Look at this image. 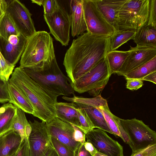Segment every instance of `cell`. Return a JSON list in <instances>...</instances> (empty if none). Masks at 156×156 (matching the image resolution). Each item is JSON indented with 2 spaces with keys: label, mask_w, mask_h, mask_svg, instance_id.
Wrapping results in <instances>:
<instances>
[{
  "label": "cell",
  "mask_w": 156,
  "mask_h": 156,
  "mask_svg": "<svg viewBox=\"0 0 156 156\" xmlns=\"http://www.w3.org/2000/svg\"><path fill=\"white\" fill-rule=\"evenodd\" d=\"M9 81L27 98L33 107L34 116L46 123L56 117L55 105L58 96L35 81L22 67L15 69Z\"/></svg>",
  "instance_id": "2"
},
{
  "label": "cell",
  "mask_w": 156,
  "mask_h": 156,
  "mask_svg": "<svg viewBox=\"0 0 156 156\" xmlns=\"http://www.w3.org/2000/svg\"><path fill=\"white\" fill-rule=\"evenodd\" d=\"M133 40L137 46L156 47V28L143 26L136 31Z\"/></svg>",
  "instance_id": "21"
},
{
  "label": "cell",
  "mask_w": 156,
  "mask_h": 156,
  "mask_svg": "<svg viewBox=\"0 0 156 156\" xmlns=\"http://www.w3.org/2000/svg\"><path fill=\"white\" fill-rule=\"evenodd\" d=\"M74 129V138L75 140L83 144L86 141L85 134L79 128L73 125Z\"/></svg>",
  "instance_id": "39"
},
{
  "label": "cell",
  "mask_w": 156,
  "mask_h": 156,
  "mask_svg": "<svg viewBox=\"0 0 156 156\" xmlns=\"http://www.w3.org/2000/svg\"><path fill=\"white\" fill-rule=\"evenodd\" d=\"M83 144L85 149L92 156H94L95 154L98 152L92 144L90 142L87 141Z\"/></svg>",
  "instance_id": "42"
},
{
  "label": "cell",
  "mask_w": 156,
  "mask_h": 156,
  "mask_svg": "<svg viewBox=\"0 0 156 156\" xmlns=\"http://www.w3.org/2000/svg\"><path fill=\"white\" fill-rule=\"evenodd\" d=\"M98 9L107 21L118 30V16L126 0H94Z\"/></svg>",
  "instance_id": "18"
},
{
  "label": "cell",
  "mask_w": 156,
  "mask_h": 156,
  "mask_svg": "<svg viewBox=\"0 0 156 156\" xmlns=\"http://www.w3.org/2000/svg\"><path fill=\"white\" fill-rule=\"evenodd\" d=\"M126 88L131 90H136L142 87L144 85L143 80L137 79H127Z\"/></svg>",
  "instance_id": "38"
},
{
  "label": "cell",
  "mask_w": 156,
  "mask_h": 156,
  "mask_svg": "<svg viewBox=\"0 0 156 156\" xmlns=\"http://www.w3.org/2000/svg\"><path fill=\"white\" fill-rule=\"evenodd\" d=\"M83 0L69 1V14L73 37H78L87 31L83 5Z\"/></svg>",
  "instance_id": "17"
},
{
  "label": "cell",
  "mask_w": 156,
  "mask_h": 156,
  "mask_svg": "<svg viewBox=\"0 0 156 156\" xmlns=\"http://www.w3.org/2000/svg\"><path fill=\"white\" fill-rule=\"evenodd\" d=\"M74 102H57L55 105L56 117L80 128V124Z\"/></svg>",
  "instance_id": "20"
},
{
  "label": "cell",
  "mask_w": 156,
  "mask_h": 156,
  "mask_svg": "<svg viewBox=\"0 0 156 156\" xmlns=\"http://www.w3.org/2000/svg\"><path fill=\"white\" fill-rule=\"evenodd\" d=\"M130 52L127 51L114 50L108 51L105 55L111 74L116 73L121 68Z\"/></svg>",
  "instance_id": "25"
},
{
  "label": "cell",
  "mask_w": 156,
  "mask_h": 156,
  "mask_svg": "<svg viewBox=\"0 0 156 156\" xmlns=\"http://www.w3.org/2000/svg\"><path fill=\"white\" fill-rule=\"evenodd\" d=\"M150 0H126L118 16V30L137 31L147 24Z\"/></svg>",
  "instance_id": "5"
},
{
  "label": "cell",
  "mask_w": 156,
  "mask_h": 156,
  "mask_svg": "<svg viewBox=\"0 0 156 156\" xmlns=\"http://www.w3.org/2000/svg\"><path fill=\"white\" fill-rule=\"evenodd\" d=\"M111 75L105 56L71 84L74 91L80 94L87 92L95 97L101 94Z\"/></svg>",
  "instance_id": "6"
},
{
  "label": "cell",
  "mask_w": 156,
  "mask_h": 156,
  "mask_svg": "<svg viewBox=\"0 0 156 156\" xmlns=\"http://www.w3.org/2000/svg\"><path fill=\"white\" fill-rule=\"evenodd\" d=\"M8 87L11 98L9 102L24 112L33 115L34 111L33 107L26 96L9 81Z\"/></svg>",
  "instance_id": "22"
},
{
  "label": "cell",
  "mask_w": 156,
  "mask_h": 156,
  "mask_svg": "<svg viewBox=\"0 0 156 156\" xmlns=\"http://www.w3.org/2000/svg\"><path fill=\"white\" fill-rule=\"evenodd\" d=\"M99 109L102 113L106 124L112 134L120 137L122 139L117 124L115 119V115L111 112L108 104L100 106Z\"/></svg>",
  "instance_id": "29"
},
{
  "label": "cell",
  "mask_w": 156,
  "mask_h": 156,
  "mask_svg": "<svg viewBox=\"0 0 156 156\" xmlns=\"http://www.w3.org/2000/svg\"><path fill=\"white\" fill-rule=\"evenodd\" d=\"M20 34L9 14L6 11L0 18V35L8 40L11 35Z\"/></svg>",
  "instance_id": "27"
},
{
  "label": "cell",
  "mask_w": 156,
  "mask_h": 156,
  "mask_svg": "<svg viewBox=\"0 0 156 156\" xmlns=\"http://www.w3.org/2000/svg\"><path fill=\"white\" fill-rule=\"evenodd\" d=\"M44 20L51 34L62 45L66 46L70 40L71 23L69 15L66 9L61 4L58 10L52 15H44Z\"/></svg>",
  "instance_id": "10"
},
{
  "label": "cell",
  "mask_w": 156,
  "mask_h": 156,
  "mask_svg": "<svg viewBox=\"0 0 156 156\" xmlns=\"http://www.w3.org/2000/svg\"><path fill=\"white\" fill-rule=\"evenodd\" d=\"M53 148L58 156H74V151L55 138L50 136Z\"/></svg>",
  "instance_id": "31"
},
{
  "label": "cell",
  "mask_w": 156,
  "mask_h": 156,
  "mask_svg": "<svg viewBox=\"0 0 156 156\" xmlns=\"http://www.w3.org/2000/svg\"><path fill=\"white\" fill-rule=\"evenodd\" d=\"M21 67L35 81L58 96L75 95L71 81L61 70L55 56L37 65Z\"/></svg>",
  "instance_id": "3"
},
{
  "label": "cell",
  "mask_w": 156,
  "mask_h": 156,
  "mask_svg": "<svg viewBox=\"0 0 156 156\" xmlns=\"http://www.w3.org/2000/svg\"><path fill=\"white\" fill-rule=\"evenodd\" d=\"M83 5L87 32L96 36L109 37L116 31L101 12L94 0H83Z\"/></svg>",
  "instance_id": "8"
},
{
  "label": "cell",
  "mask_w": 156,
  "mask_h": 156,
  "mask_svg": "<svg viewBox=\"0 0 156 156\" xmlns=\"http://www.w3.org/2000/svg\"><path fill=\"white\" fill-rule=\"evenodd\" d=\"M62 98L67 101L74 102L78 106L83 108L95 128L100 129L112 134L99 109L100 106L108 104L107 100L101 94L92 98H86L75 95L72 97L63 96Z\"/></svg>",
  "instance_id": "9"
},
{
  "label": "cell",
  "mask_w": 156,
  "mask_h": 156,
  "mask_svg": "<svg viewBox=\"0 0 156 156\" xmlns=\"http://www.w3.org/2000/svg\"><path fill=\"white\" fill-rule=\"evenodd\" d=\"M147 24L156 28V0H150L149 18Z\"/></svg>",
  "instance_id": "36"
},
{
  "label": "cell",
  "mask_w": 156,
  "mask_h": 156,
  "mask_svg": "<svg viewBox=\"0 0 156 156\" xmlns=\"http://www.w3.org/2000/svg\"><path fill=\"white\" fill-rule=\"evenodd\" d=\"M0 76V102L4 103L11 101L9 89L8 82Z\"/></svg>",
  "instance_id": "34"
},
{
  "label": "cell",
  "mask_w": 156,
  "mask_h": 156,
  "mask_svg": "<svg viewBox=\"0 0 156 156\" xmlns=\"http://www.w3.org/2000/svg\"><path fill=\"white\" fill-rule=\"evenodd\" d=\"M32 3H35L40 6L42 5L43 0H31Z\"/></svg>",
  "instance_id": "46"
},
{
  "label": "cell",
  "mask_w": 156,
  "mask_h": 156,
  "mask_svg": "<svg viewBox=\"0 0 156 156\" xmlns=\"http://www.w3.org/2000/svg\"><path fill=\"white\" fill-rule=\"evenodd\" d=\"M121 125L127 133L132 152L156 144V133L142 121L136 118L120 119Z\"/></svg>",
  "instance_id": "7"
},
{
  "label": "cell",
  "mask_w": 156,
  "mask_h": 156,
  "mask_svg": "<svg viewBox=\"0 0 156 156\" xmlns=\"http://www.w3.org/2000/svg\"><path fill=\"white\" fill-rule=\"evenodd\" d=\"M74 156H93L87 151L83 144L80 143L74 151Z\"/></svg>",
  "instance_id": "41"
},
{
  "label": "cell",
  "mask_w": 156,
  "mask_h": 156,
  "mask_svg": "<svg viewBox=\"0 0 156 156\" xmlns=\"http://www.w3.org/2000/svg\"><path fill=\"white\" fill-rule=\"evenodd\" d=\"M29 124L26 117L25 112L17 107L16 115L13 121L11 129L17 132L20 136L22 142L26 137L25 129Z\"/></svg>",
  "instance_id": "28"
},
{
  "label": "cell",
  "mask_w": 156,
  "mask_h": 156,
  "mask_svg": "<svg viewBox=\"0 0 156 156\" xmlns=\"http://www.w3.org/2000/svg\"><path fill=\"white\" fill-rule=\"evenodd\" d=\"M60 4L58 1L43 0L42 5L44 8V15L47 16L52 15L58 10Z\"/></svg>",
  "instance_id": "33"
},
{
  "label": "cell",
  "mask_w": 156,
  "mask_h": 156,
  "mask_svg": "<svg viewBox=\"0 0 156 156\" xmlns=\"http://www.w3.org/2000/svg\"><path fill=\"white\" fill-rule=\"evenodd\" d=\"M85 138L99 153L107 156H124L122 146L103 130L97 128L90 130L86 134Z\"/></svg>",
  "instance_id": "13"
},
{
  "label": "cell",
  "mask_w": 156,
  "mask_h": 156,
  "mask_svg": "<svg viewBox=\"0 0 156 156\" xmlns=\"http://www.w3.org/2000/svg\"><path fill=\"white\" fill-rule=\"evenodd\" d=\"M27 38L21 34L10 35L8 40L0 35V51L5 59L15 66L22 55Z\"/></svg>",
  "instance_id": "16"
},
{
  "label": "cell",
  "mask_w": 156,
  "mask_h": 156,
  "mask_svg": "<svg viewBox=\"0 0 156 156\" xmlns=\"http://www.w3.org/2000/svg\"><path fill=\"white\" fill-rule=\"evenodd\" d=\"M141 80H147L156 84V71L153 72L147 75Z\"/></svg>",
  "instance_id": "43"
},
{
  "label": "cell",
  "mask_w": 156,
  "mask_h": 156,
  "mask_svg": "<svg viewBox=\"0 0 156 156\" xmlns=\"http://www.w3.org/2000/svg\"><path fill=\"white\" fill-rule=\"evenodd\" d=\"M156 71V56L145 63L125 74L126 79L133 78L141 79L153 72Z\"/></svg>",
  "instance_id": "26"
},
{
  "label": "cell",
  "mask_w": 156,
  "mask_h": 156,
  "mask_svg": "<svg viewBox=\"0 0 156 156\" xmlns=\"http://www.w3.org/2000/svg\"><path fill=\"white\" fill-rule=\"evenodd\" d=\"M17 107L9 102L0 108V135L11 130Z\"/></svg>",
  "instance_id": "23"
},
{
  "label": "cell",
  "mask_w": 156,
  "mask_h": 156,
  "mask_svg": "<svg viewBox=\"0 0 156 156\" xmlns=\"http://www.w3.org/2000/svg\"><path fill=\"white\" fill-rule=\"evenodd\" d=\"M8 1L0 0V18L6 12Z\"/></svg>",
  "instance_id": "44"
},
{
  "label": "cell",
  "mask_w": 156,
  "mask_h": 156,
  "mask_svg": "<svg viewBox=\"0 0 156 156\" xmlns=\"http://www.w3.org/2000/svg\"><path fill=\"white\" fill-rule=\"evenodd\" d=\"M48 156H58L53 148L51 149Z\"/></svg>",
  "instance_id": "45"
},
{
  "label": "cell",
  "mask_w": 156,
  "mask_h": 156,
  "mask_svg": "<svg viewBox=\"0 0 156 156\" xmlns=\"http://www.w3.org/2000/svg\"><path fill=\"white\" fill-rule=\"evenodd\" d=\"M76 110L80 124V128L86 134L88 131L94 129L95 127L87 112L83 108L77 106Z\"/></svg>",
  "instance_id": "30"
},
{
  "label": "cell",
  "mask_w": 156,
  "mask_h": 156,
  "mask_svg": "<svg viewBox=\"0 0 156 156\" xmlns=\"http://www.w3.org/2000/svg\"><path fill=\"white\" fill-rule=\"evenodd\" d=\"M55 56L53 40L50 34L45 31H36L27 38L20 66L37 65Z\"/></svg>",
  "instance_id": "4"
},
{
  "label": "cell",
  "mask_w": 156,
  "mask_h": 156,
  "mask_svg": "<svg viewBox=\"0 0 156 156\" xmlns=\"http://www.w3.org/2000/svg\"><path fill=\"white\" fill-rule=\"evenodd\" d=\"M130 156H156V144L132 152Z\"/></svg>",
  "instance_id": "35"
},
{
  "label": "cell",
  "mask_w": 156,
  "mask_h": 156,
  "mask_svg": "<svg viewBox=\"0 0 156 156\" xmlns=\"http://www.w3.org/2000/svg\"><path fill=\"white\" fill-rule=\"evenodd\" d=\"M20 34L27 38L36 31L32 14L18 0L9 1L6 9Z\"/></svg>",
  "instance_id": "11"
},
{
  "label": "cell",
  "mask_w": 156,
  "mask_h": 156,
  "mask_svg": "<svg viewBox=\"0 0 156 156\" xmlns=\"http://www.w3.org/2000/svg\"><path fill=\"white\" fill-rule=\"evenodd\" d=\"M115 119L117 124L119 130L122 137V140L126 144H129V141L127 133L122 128L120 121V118L115 115Z\"/></svg>",
  "instance_id": "40"
},
{
  "label": "cell",
  "mask_w": 156,
  "mask_h": 156,
  "mask_svg": "<svg viewBox=\"0 0 156 156\" xmlns=\"http://www.w3.org/2000/svg\"><path fill=\"white\" fill-rule=\"evenodd\" d=\"M108 38L96 36L87 31L73 40L63 62L71 84L105 56Z\"/></svg>",
  "instance_id": "1"
},
{
  "label": "cell",
  "mask_w": 156,
  "mask_h": 156,
  "mask_svg": "<svg viewBox=\"0 0 156 156\" xmlns=\"http://www.w3.org/2000/svg\"><path fill=\"white\" fill-rule=\"evenodd\" d=\"M94 156H107L106 155H105L104 154H101L100 153H99L98 152H97L94 155Z\"/></svg>",
  "instance_id": "47"
},
{
  "label": "cell",
  "mask_w": 156,
  "mask_h": 156,
  "mask_svg": "<svg viewBox=\"0 0 156 156\" xmlns=\"http://www.w3.org/2000/svg\"><path fill=\"white\" fill-rule=\"evenodd\" d=\"M136 31L132 30H118L109 37L108 52L115 50L129 40L133 39Z\"/></svg>",
  "instance_id": "24"
},
{
  "label": "cell",
  "mask_w": 156,
  "mask_h": 156,
  "mask_svg": "<svg viewBox=\"0 0 156 156\" xmlns=\"http://www.w3.org/2000/svg\"><path fill=\"white\" fill-rule=\"evenodd\" d=\"M46 124L50 136L55 138L74 151L81 143L75 140L73 125L57 117Z\"/></svg>",
  "instance_id": "15"
},
{
  "label": "cell",
  "mask_w": 156,
  "mask_h": 156,
  "mask_svg": "<svg viewBox=\"0 0 156 156\" xmlns=\"http://www.w3.org/2000/svg\"><path fill=\"white\" fill-rule=\"evenodd\" d=\"M15 66L11 65L5 59L0 51V76L1 78L8 81Z\"/></svg>",
  "instance_id": "32"
},
{
  "label": "cell",
  "mask_w": 156,
  "mask_h": 156,
  "mask_svg": "<svg viewBox=\"0 0 156 156\" xmlns=\"http://www.w3.org/2000/svg\"><path fill=\"white\" fill-rule=\"evenodd\" d=\"M129 50V55L121 68L116 73L118 75L123 76L156 56V47L130 46Z\"/></svg>",
  "instance_id": "14"
},
{
  "label": "cell",
  "mask_w": 156,
  "mask_h": 156,
  "mask_svg": "<svg viewBox=\"0 0 156 156\" xmlns=\"http://www.w3.org/2000/svg\"><path fill=\"white\" fill-rule=\"evenodd\" d=\"M31 131L28 138L30 156H43L53 147L46 122L29 121Z\"/></svg>",
  "instance_id": "12"
},
{
  "label": "cell",
  "mask_w": 156,
  "mask_h": 156,
  "mask_svg": "<svg viewBox=\"0 0 156 156\" xmlns=\"http://www.w3.org/2000/svg\"><path fill=\"white\" fill-rule=\"evenodd\" d=\"M13 156H30L28 139L26 137L22 141L17 151Z\"/></svg>",
  "instance_id": "37"
},
{
  "label": "cell",
  "mask_w": 156,
  "mask_h": 156,
  "mask_svg": "<svg viewBox=\"0 0 156 156\" xmlns=\"http://www.w3.org/2000/svg\"><path fill=\"white\" fill-rule=\"evenodd\" d=\"M21 142L20 135L13 130L0 135V156H13Z\"/></svg>",
  "instance_id": "19"
}]
</instances>
